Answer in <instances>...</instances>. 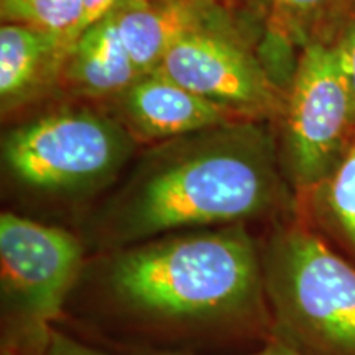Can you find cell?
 <instances>
[{"instance_id": "obj_1", "label": "cell", "mask_w": 355, "mask_h": 355, "mask_svg": "<svg viewBox=\"0 0 355 355\" xmlns=\"http://www.w3.org/2000/svg\"><path fill=\"white\" fill-rule=\"evenodd\" d=\"M58 326L112 350L260 349L273 336L259 234L191 229L89 254Z\"/></svg>"}, {"instance_id": "obj_2", "label": "cell", "mask_w": 355, "mask_h": 355, "mask_svg": "<svg viewBox=\"0 0 355 355\" xmlns=\"http://www.w3.org/2000/svg\"><path fill=\"white\" fill-rule=\"evenodd\" d=\"M288 207L277 140L241 121L150 145L76 232L96 254L181 230L272 224Z\"/></svg>"}, {"instance_id": "obj_3", "label": "cell", "mask_w": 355, "mask_h": 355, "mask_svg": "<svg viewBox=\"0 0 355 355\" xmlns=\"http://www.w3.org/2000/svg\"><path fill=\"white\" fill-rule=\"evenodd\" d=\"M137 141L122 121L92 109H61L3 133L2 170L26 201L69 207L76 225L117 184Z\"/></svg>"}, {"instance_id": "obj_4", "label": "cell", "mask_w": 355, "mask_h": 355, "mask_svg": "<svg viewBox=\"0 0 355 355\" xmlns=\"http://www.w3.org/2000/svg\"><path fill=\"white\" fill-rule=\"evenodd\" d=\"M260 237L273 339L301 355H355V263L303 220Z\"/></svg>"}, {"instance_id": "obj_5", "label": "cell", "mask_w": 355, "mask_h": 355, "mask_svg": "<svg viewBox=\"0 0 355 355\" xmlns=\"http://www.w3.org/2000/svg\"><path fill=\"white\" fill-rule=\"evenodd\" d=\"M87 248L74 229L15 211L0 214L2 345L24 355L61 322Z\"/></svg>"}, {"instance_id": "obj_6", "label": "cell", "mask_w": 355, "mask_h": 355, "mask_svg": "<svg viewBox=\"0 0 355 355\" xmlns=\"http://www.w3.org/2000/svg\"><path fill=\"white\" fill-rule=\"evenodd\" d=\"M355 139V92L331 44L301 55L285 112L278 157L301 193L326 183Z\"/></svg>"}, {"instance_id": "obj_7", "label": "cell", "mask_w": 355, "mask_h": 355, "mask_svg": "<svg viewBox=\"0 0 355 355\" xmlns=\"http://www.w3.org/2000/svg\"><path fill=\"white\" fill-rule=\"evenodd\" d=\"M153 71L235 110L245 121H257L277 109V92L263 68L222 28L186 35Z\"/></svg>"}, {"instance_id": "obj_8", "label": "cell", "mask_w": 355, "mask_h": 355, "mask_svg": "<svg viewBox=\"0 0 355 355\" xmlns=\"http://www.w3.org/2000/svg\"><path fill=\"white\" fill-rule=\"evenodd\" d=\"M121 99L122 123L139 144L153 145L245 121L235 110L189 91L157 71L140 76Z\"/></svg>"}, {"instance_id": "obj_9", "label": "cell", "mask_w": 355, "mask_h": 355, "mask_svg": "<svg viewBox=\"0 0 355 355\" xmlns=\"http://www.w3.org/2000/svg\"><path fill=\"white\" fill-rule=\"evenodd\" d=\"M115 19L141 74L152 73L165 53L186 35L220 28L211 0H125L115 10Z\"/></svg>"}, {"instance_id": "obj_10", "label": "cell", "mask_w": 355, "mask_h": 355, "mask_svg": "<svg viewBox=\"0 0 355 355\" xmlns=\"http://www.w3.org/2000/svg\"><path fill=\"white\" fill-rule=\"evenodd\" d=\"M71 44L58 35L25 25L0 28L2 112L20 107L46 91L63 74Z\"/></svg>"}, {"instance_id": "obj_11", "label": "cell", "mask_w": 355, "mask_h": 355, "mask_svg": "<svg viewBox=\"0 0 355 355\" xmlns=\"http://www.w3.org/2000/svg\"><path fill=\"white\" fill-rule=\"evenodd\" d=\"M144 74L133 63L115 12L87 28L71 46L61 78L87 97L122 96Z\"/></svg>"}, {"instance_id": "obj_12", "label": "cell", "mask_w": 355, "mask_h": 355, "mask_svg": "<svg viewBox=\"0 0 355 355\" xmlns=\"http://www.w3.org/2000/svg\"><path fill=\"white\" fill-rule=\"evenodd\" d=\"M324 209V224L355 263V139L326 183L316 191Z\"/></svg>"}, {"instance_id": "obj_13", "label": "cell", "mask_w": 355, "mask_h": 355, "mask_svg": "<svg viewBox=\"0 0 355 355\" xmlns=\"http://www.w3.org/2000/svg\"><path fill=\"white\" fill-rule=\"evenodd\" d=\"M83 0H0L2 24L25 25L64 38L71 46L79 38Z\"/></svg>"}, {"instance_id": "obj_14", "label": "cell", "mask_w": 355, "mask_h": 355, "mask_svg": "<svg viewBox=\"0 0 355 355\" xmlns=\"http://www.w3.org/2000/svg\"><path fill=\"white\" fill-rule=\"evenodd\" d=\"M44 339L46 340H43L37 349L26 355H121L71 334L60 326H56Z\"/></svg>"}, {"instance_id": "obj_15", "label": "cell", "mask_w": 355, "mask_h": 355, "mask_svg": "<svg viewBox=\"0 0 355 355\" xmlns=\"http://www.w3.org/2000/svg\"><path fill=\"white\" fill-rule=\"evenodd\" d=\"M331 46L334 48L336 55L339 58L345 74H347L350 86L355 92V0L344 12L334 43Z\"/></svg>"}, {"instance_id": "obj_16", "label": "cell", "mask_w": 355, "mask_h": 355, "mask_svg": "<svg viewBox=\"0 0 355 355\" xmlns=\"http://www.w3.org/2000/svg\"><path fill=\"white\" fill-rule=\"evenodd\" d=\"M123 2H125V0H83L84 12L79 37H81L87 28H91L92 25L99 24V21L104 20L105 17L112 15Z\"/></svg>"}, {"instance_id": "obj_17", "label": "cell", "mask_w": 355, "mask_h": 355, "mask_svg": "<svg viewBox=\"0 0 355 355\" xmlns=\"http://www.w3.org/2000/svg\"><path fill=\"white\" fill-rule=\"evenodd\" d=\"M107 349V347H105ZM112 350V349H109ZM121 355H191V354H171V352H152V350H114ZM237 355H301L288 345L282 344L277 339H270L268 343L261 345L260 349L252 350V352L237 354Z\"/></svg>"}, {"instance_id": "obj_18", "label": "cell", "mask_w": 355, "mask_h": 355, "mask_svg": "<svg viewBox=\"0 0 355 355\" xmlns=\"http://www.w3.org/2000/svg\"><path fill=\"white\" fill-rule=\"evenodd\" d=\"M282 8H286V10H309V8L322 6L327 0H275Z\"/></svg>"}, {"instance_id": "obj_19", "label": "cell", "mask_w": 355, "mask_h": 355, "mask_svg": "<svg viewBox=\"0 0 355 355\" xmlns=\"http://www.w3.org/2000/svg\"><path fill=\"white\" fill-rule=\"evenodd\" d=\"M0 355H17L12 349L6 347V345H0Z\"/></svg>"}]
</instances>
